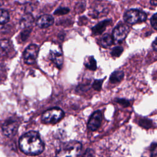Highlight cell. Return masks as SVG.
<instances>
[{"label":"cell","instance_id":"cell-14","mask_svg":"<svg viewBox=\"0 0 157 157\" xmlns=\"http://www.w3.org/2000/svg\"><path fill=\"white\" fill-rule=\"evenodd\" d=\"M100 44L102 47L107 48L111 46L113 43V39L112 36L109 34H105L100 39Z\"/></svg>","mask_w":157,"mask_h":157},{"label":"cell","instance_id":"cell-16","mask_svg":"<svg viewBox=\"0 0 157 157\" xmlns=\"http://www.w3.org/2000/svg\"><path fill=\"white\" fill-rule=\"evenodd\" d=\"M124 77V72L122 71H115L110 76V82L112 83H117L121 81Z\"/></svg>","mask_w":157,"mask_h":157},{"label":"cell","instance_id":"cell-25","mask_svg":"<svg viewBox=\"0 0 157 157\" xmlns=\"http://www.w3.org/2000/svg\"><path fill=\"white\" fill-rule=\"evenodd\" d=\"M119 104L123 105L124 107H127L129 105V102L128 101L124 99H117L116 101Z\"/></svg>","mask_w":157,"mask_h":157},{"label":"cell","instance_id":"cell-7","mask_svg":"<svg viewBox=\"0 0 157 157\" xmlns=\"http://www.w3.org/2000/svg\"><path fill=\"white\" fill-rule=\"evenodd\" d=\"M129 32V27L125 24L117 25L113 30L112 37L113 40L120 42L123 41Z\"/></svg>","mask_w":157,"mask_h":157},{"label":"cell","instance_id":"cell-8","mask_svg":"<svg viewBox=\"0 0 157 157\" xmlns=\"http://www.w3.org/2000/svg\"><path fill=\"white\" fill-rule=\"evenodd\" d=\"M102 116L101 111L96 110L95 111L90 117L88 123V128L91 131H96L101 126L102 122Z\"/></svg>","mask_w":157,"mask_h":157},{"label":"cell","instance_id":"cell-19","mask_svg":"<svg viewBox=\"0 0 157 157\" xmlns=\"http://www.w3.org/2000/svg\"><path fill=\"white\" fill-rule=\"evenodd\" d=\"M69 11H70V10L67 7H60L58 8L54 12V14L56 15H64V14L67 13Z\"/></svg>","mask_w":157,"mask_h":157},{"label":"cell","instance_id":"cell-11","mask_svg":"<svg viewBox=\"0 0 157 157\" xmlns=\"http://www.w3.org/2000/svg\"><path fill=\"white\" fill-rule=\"evenodd\" d=\"M49 58L58 68H61L63 63V57L61 52L51 50Z\"/></svg>","mask_w":157,"mask_h":157},{"label":"cell","instance_id":"cell-24","mask_svg":"<svg viewBox=\"0 0 157 157\" xmlns=\"http://www.w3.org/2000/svg\"><path fill=\"white\" fill-rule=\"evenodd\" d=\"M151 157H156V144H152L151 147Z\"/></svg>","mask_w":157,"mask_h":157},{"label":"cell","instance_id":"cell-6","mask_svg":"<svg viewBox=\"0 0 157 157\" xmlns=\"http://www.w3.org/2000/svg\"><path fill=\"white\" fill-rule=\"evenodd\" d=\"M39 53V47L36 44L29 45L24 51L23 59L26 64H33L35 63Z\"/></svg>","mask_w":157,"mask_h":157},{"label":"cell","instance_id":"cell-3","mask_svg":"<svg viewBox=\"0 0 157 157\" xmlns=\"http://www.w3.org/2000/svg\"><path fill=\"white\" fill-rule=\"evenodd\" d=\"M63 111L58 107H53L47 110L42 115V121L44 123H56L64 117Z\"/></svg>","mask_w":157,"mask_h":157},{"label":"cell","instance_id":"cell-5","mask_svg":"<svg viewBox=\"0 0 157 157\" xmlns=\"http://www.w3.org/2000/svg\"><path fill=\"white\" fill-rule=\"evenodd\" d=\"M20 123L18 118H10L7 120L2 126V131L4 136L10 137L15 135Z\"/></svg>","mask_w":157,"mask_h":157},{"label":"cell","instance_id":"cell-2","mask_svg":"<svg viewBox=\"0 0 157 157\" xmlns=\"http://www.w3.org/2000/svg\"><path fill=\"white\" fill-rule=\"evenodd\" d=\"M82 150V144L75 140L64 143L56 153V157H78Z\"/></svg>","mask_w":157,"mask_h":157},{"label":"cell","instance_id":"cell-15","mask_svg":"<svg viewBox=\"0 0 157 157\" xmlns=\"http://www.w3.org/2000/svg\"><path fill=\"white\" fill-rule=\"evenodd\" d=\"M84 64L86 67L91 71H95L97 68L96 61L93 56H87L85 59Z\"/></svg>","mask_w":157,"mask_h":157},{"label":"cell","instance_id":"cell-17","mask_svg":"<svg viewBox=\"0 0 157 157\" xmlns=\"http://www.w3.org/2000/svg\"><path fill=\"white\" fill-rule=\"evenodd\" d=\"M9 12L4 9H0V25H4L7 23L9 20Z\"/></svg>","mask_w":157,"mask_h":157},{"label":"cell","instance_id":"cell-23","mask_svg":"<svg viewBox=\"0 0 157 157\" xmlns=\"http://www.w3.org/2000/svg\"><path fill=\"white\" fill-rule=\"evenodd\" d=\"M31 29L29 28H26L21 34V38L23 40H25L30 34Z\"/></svg>","mask_w":157,"mask_h":157},{"label":"cell","instance_id":"cell-10","mask_svg":"<svg viewBox=\"0 0 157 157\" xmlns=\"http://www.w3.org/2000/svg\"><path fill=\"white\" fill-rule=\"evenodd\" d=\"M13 45L12 42L7 39L0 40V55L7 56L12 52Z\"/></svg>","mask_w":157,"mask_h":157},{"label":"cell","instance_id":"cell-13","mask_svg":"<svg viewBox=\"0 0 157 157\" xmlns=\"http://www.w3.org/2000/svg\"><path fill=\"white\" fill-rule=\"evenodd\" d=\"M34 22V18L30 13H26L23 16L20 21V25L22 28H29Z\"/></svg>","mask_w":157,"mask_h":157},{"label":"cell","instance_id":"cell-20","mask_svg":"<svg viewBox=\"0 0 157 157\" xmlns=\"http://www.w3.org/2000/svg\"><path fill=\"white\" fill-rule=\"evenodd\" d=\"M103 82V79L101 80H95L93 83L92 86L96 91H100L102 87V84Z\"/></svg>","mask_w":157,"mask_h":157},{"label":"cell","instance_id":"cell-26","mask_svg":"<svg viewBox=\"0 0 157 157\" xmlns=\"http://www.w3.org/2000/svg\"><path fill=\"white\" fill-rule=\"evenodd\" d=\"M152 47H153V50L155 51H156V50H157V45H156V39H155V40L152 43Z\"/></svg>","mask_w":157,"mask_h":157},{"label":"cell","instance_id":"cell-12","mask_svg":"<svg viewBox=\"0 0 157 157\" xmlns=\"http://www.w3.org/2000/svg\"><path fill=\"white\" fill-rule=\"evenodd\" d=\"M112 22L111 20H103L94 27L92 28V33L94 35H99L102 34L105 29L106 27Z\"/></svg>","mask_w":157,"mask_h":157},{"label":"cell","instance_id":"cell-18","mask_svg":"<svg viewBox=\"0 0 157 157\" xmlns=\"http://www.w3.org/2000/svg\"><path fill=\"white\" fill-rule=\"evenodd\" d=\"M123 48L120 46L115 47L111 51V55L114 57H118L123 53Z\"/></svg>","mask_w":157,"mask_h":157},{"label":"cell","instance_id":"cell-21","mask_svg":"<svg viewBox=\"0 0 157 157\" xmlns=\"http://www.w3.org/2000/svg\"><path fill=\"white\" fill-rule=\"evenodd\" d=\"M151 121H150L148 119H146V118H143L140 120L139 123L141 126H143L144 128H149L151 127Z\"/></svg>","mask_w":157,"mask_h":157},{"label":"cell","instance_id":"cell-4","mask_svg":"<svg viewBox=\"0 0 157 157\" xmlns=\"http://www.w3.org/2000/svg\"><path fill=\"white\" fill-rule=\"evenodd\" d=\"M147 19V14L138 9H129L124 14V21L129 24H136L145 21Z\"/></svg>","mask_w":157,"mask_h":157},{"label":"cell","instance_id":"cell-22","mask_svg":"<svg viewBox=\"0 0 157 157\" xmlns=\"http://www.w3.org/2000/svg\"><path fill=\"white\" fill-rule=\"evenodd\" d=\"M156 13H154L153 15L150 18V23L152 27L156 30L157 29V16Z\"/></svg>","mask_w":157,"mask_h":157},{"label":"cell","instance_id":"cell-27","mask_svg":"<svg viewBox=\"0 0 157 157\" xmlns=\"http://www.w3.org/2000/svg\"><path fill=\"white\" fill-rule=\"evenodd\" d=\"M150 4L153 6H156L157 0H150Z\"/></svg>","mask_w":157,"mask_h":157},{"label":"cell","instance_id":"cell-9","mask_svg":"<svg viewBox=\"0 0 157 157\" xmlns=\"http://www.w3.org/2000/svg\"><path fill=\"white\" fill-rule=\"evenodd\" d=\"M54 23V19L50 15H43L36 21V25L40 28H45L52 25Z\"/></svg>","mask_w":157,"mask_h":157},{"label":"cell","instance_id":"cell-1","mask_svg":"<svg viewBox=\"0 0 157 157\" xmlns=\"http://www.w3.org/2000/svg\"><path fill=\"white\" fill-rule=\"evenodd\" d=\"M19 146L24 153L33 156L40 154L44 148L40 135L36 131H29L22 135L19 139Z\"/></svg>","mask_w":157,"mask_h":157}]
</instances>
